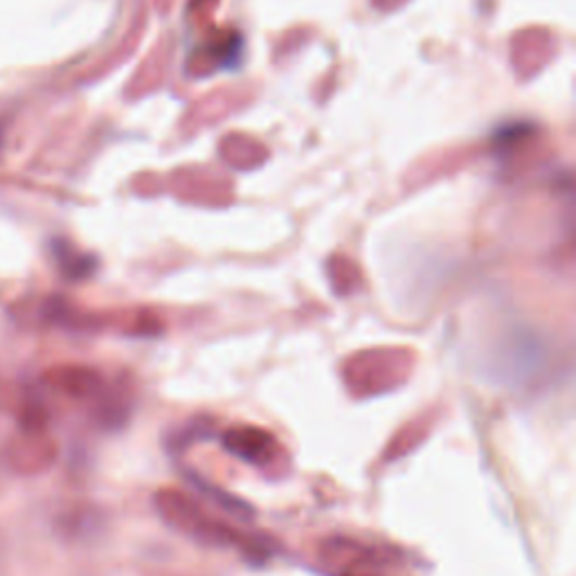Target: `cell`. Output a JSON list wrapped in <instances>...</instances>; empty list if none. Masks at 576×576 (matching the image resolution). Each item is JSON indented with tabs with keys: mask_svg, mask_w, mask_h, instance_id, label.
Here are the masks:
<instances>
[{
	"mask_svg": "<svg viewBox=\"0 0 576 576\" xmlns=\"http://www.w3.org/2000/svg\"><path fill=\"white\" fill-rule=\"evenodd\" d=\"M343 576H376V574H370V572H360V569H349V572H345Z\"/></svg>",
	"mask_w": 576,
	"mask_h": 576,
	"instance_id": "obj_7",
	"label": "cell"
},
{
	"mask_svg": "<svg viewBox=\"0 0 576 576\" xmlns=\"http://www.w3.org/2000/svg\"><path fill=\"white\" fill-rule=\"evenodd\" d=\"M223 448L239 458L241 462L266 469L276 462L278 455L282 452L280 441L276 435L259 428V426H248V423H241V426H232L223 433L221 437Z\"/></svg>",
	"mask_w": 576,
	"mask_h": 576,
	"instance_id": "obj_2",
	"label": "cell"
},
{
	"mask_svg": "<svg viewBox=\"0 0 576 576\" xmlns=\"http://www.w3.org/2000/svg\"><path fill=\"white\" fill-rule=\"evenodd\" d=\"M48 383L71 399H88L100 389V376L86 368H56L48 374Z\"/></svg>",
	"mask_w": 576,
	"mask_h": 576,
	"instance_id": "obj_4",
	"label": "cell"
},
{
	"mask_svg": "<svg viewBox=\"0 0 576 576\" xmlns=\"http://www.w3.org/2000/svg\"><path fill=\"white\" fill-rule=\"evenodd\" d=\"M56 458V446L46 433H21L10 448V464L14 471L25 475H37L52 466Z\"/></svg>",
	"mask_w": 576,
	"mask_h": 576,
	"instance_id": "obj_3",
	"label": "cell"
},
{
	"mask_svg": "<svg viewBox=\"0 0 576 576\" xmlns=\"http://www.w3.org/2000/svg\"><path fill=\"white\" fill-rule=\"evenodd\" d=\"M428 431H431V423H423V421L408 423V426L401 428L397 435H394V439L387 444L385 458L387 460L404 458L406 452H410L414 446H419L423 439H426Z\"/></svg>",
	"mask_w": 576,
	"mask_h": 576,
	"instance_id": "obj_6",
	"label": "cell"
},
{
	"mask_svg": "<svg viewBox=\"0 0 576 576\" xmlns=\"http://www.w3.org/2000/svg\"><path fill=\"white\" fill-rule=\"evenodd\" d=\"M154 504L163 519L178 529L180 534L192 536L199 542L219 545V548H228V545H246L248 538L234 532L232 527L209 519V515L185 494L176 489H163L154 496Z\"/></svg>",
	"mask_w": 576,
	"mask_h": 576,
	"instance_id": "obj_1",
	"label": "cell"
},
{
	"mask_svg": "<svg viewBox=\"0 0 576 576\" xmlns=\"http://www.w3.org/2000/svg\"><path fill=\"white\" fill-rule=\"evenodd\" d=\"M188 479L194 484V489H199L207 500L215 502L219 509H223L228 515H232V519H236L241 523H248V521L255 519V509L246 500H241V498L228 494L226 489L217 487V484L207 482L203 475L188 473Z\"/></svg>",
	"mask_w": 576,
	"mask_h": 576,
	"instance_id": "obj_5",
	"label": "cell"
}]
</instances>
